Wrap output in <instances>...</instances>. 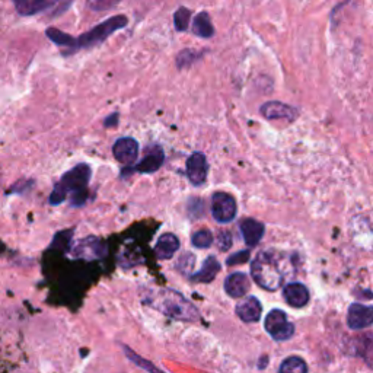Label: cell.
<instances>
[{
  "label": "cell",
  "instance_id": "cell-12",
  "mask_svg": "<svg viewBox=\"0 0 373 373\" xmlns=\"http://www.w3.org/2000/svg\"><path fill=\"white\" fill-rule=\"evenodd\" d=\"M239 229H241V233L244 236L246 245L250 248H253L261 239H263L266 226H264V223H261V222H258L255 219H244L239 223Z\"/></svg>",
  "mask_w": 373,
  "mask_h": 373
},
{
  "label": "cell",
  "instance_id": "cell-22",
  "mask_svg": "<svg viewBox=\"0 0 373 373\" xmlns=\"http://www.w3.org/2000/svg\"><path fill=\"white\" fill-rule=\"evenodd\" d=\"M190 19H191V10L186 8H178L175 14H173V25H175V30L182 32L186 31L190 25Z\"/></svg>",
  "mask_w": 373,
  "mask_h": 373
},
{
  "label": "cell",
  "instance_id": "cell-18",
  "mask_svg": "<svg viewBox=\"0 0 373 373\" xmlns=\"http://www.w3.org/2000/svg\"><path fill=\"white\" fill-rule=\"evenodd\" d=\"M193 32L197 36H202V39H210V36L215 35V28L211 19L207 12H200L193 22Z\"/></svg>",
  "mask_w": 373,
  "mask_h": 373
},
{
  "label": "cell",
  "instance_id": "cell-17",
  "mask_svg": "<svg viewBox=\"0 0 373 373\" xmlns=\"http://www.w3.org/2000/svg\"><path fill=\"white\" fill-rule=\"evenodd\" d=\"M219 270H220L219 261L215 257H209L203 263L200 271H197L195 275L191 276V280L198 283H210L215 280Z\"/></svg>",
  "mask_w": 373,
  "mask_h": 373
},
{
  "label": "cell",
  "instance_id": "cell-20",
  "mask_svg": "<svg viewBox=\"0 0 373 373\" xmlns=\"http://www.w3.org/2000/svg\"><path fill=\"white\" fill-rule=\"evenodd\" d=\"M45 35L48 36V40H52L58 47L69 48V53H72L73 45H74V39H73V36H70L69 34H66L63 31L56 30V28H48L45 31Z\"/></svg>",
  "mask_w": 373,
  "mask_h": 373
},
{
  "label": "cell",
  "instance_id": "cell-4",
  "mask_svg": "<svg viewBox=\"0 0 373 373\" xmlns=\"http://www.w3.org/2000/svg\"><path fill=\"white\" fill-rule=\"evenodd\" d=\"M126 25H127V18L124 15L108 18L107 21L98 23L96 27H94L88 32L82 34L79 39H74V45H73L72 53H74L76 50H81V48H89V47L101 44L111 34L118 30H122Z\"/></svg>",
  "mask_w": 373,
  "mask_h": 373
},
{
  "label": "cell",
  "instance_id": "cell-1",
  "mask_svg": "<svg viewBox=\"0 0 373 373\" xmlns=\"http://www.w3.org/2000/svg\"><path fill=\"white\" fill-rule=\"evenodd\" d=\"M91 180V167L88 164H78L67 171L61 180L56 184L54 190L50 195V204L57 206L63 203L70 194L72 206L81 207L85 204L88 195V184Z\"/></svg>",
  "mask_w": 373,
  "mask_h": 373
},
{
  "label": "cell",
  "instance_id": "cell-7",
  "mask_svg": "<svg viewBox=\"0 0 373 373\" xmlns=\"http://www.w3.org/2000/svg\"><path fill=\"white\" fill-rule=\"evenodd\" d=\"M113 153L121 165L130 167L139 156V143L131 138H121L113 145Z\"/></svg>",
  "mask_w": 373,
  "mask_h": 373
},
{
  "label": "cell",
  "instance_id": "cell-13",
  "mask_svg": "<svg viewBox=\"0 0 373 373\" xmlns=\"http://www.w3.org/2000/svg\"><path fill=\"white\" fill-rule=\"evenodd\" d=\"M164 151L159 146H152L147 149L146 155L140 160V164L134 169L140 173H152L156 172L164 164Z\"/></svg>",
  "mask_w": 373,
  "mask_h": 373
},
{
  "label": "cell",
  "instance_id": "cell-19",
  "mask_svg": "<svg viewBox=\"0 0 373 373\" xmlns=\"http://www.w3.org/2000/svg\"><path fill=\"white\" fill-rule=\"evenodd\" d=\"M54 2H28V0H21V2H15V8L19 15L23 17H31L35 14H40V12L54 6Z\"/></svg>",
  "mask_w": 373,
  "mask_h": 373
},
{
  "label": "cell",
  "instance_id": "cell-16",
  "mask_svg": "<svg viewBox=\"0 0 373 373\" xmlns=\"http://www.w3.org/2000/svg\"><path fill=\"white\" fill-rule=\"evenodd\" d=\"M180 248V239L173 233H164L156 242L155 253L159 259H169Z\"/></svg>",
  "mask_w": 373,
  "mask_h": 373
},
{
  "label": "cell",
  "instance_id": "cell-11",
  "mask_svg": "<svg viewBox=\"0 0 373 373\" xmlns=\"http://www.w3.org/2000/svg\"><path fill=\"white\" fill-rule=\"evenodd\" d=\"M236 315H238L244 322H257L261 318V312H263V306H261L259 301L254 296H248L242 299L238 305H236Z\"/></svg>",
  "mask_w": 373,
  "mask_h": 373
},
{
  "label": "cell",
  "instance_id": "cell-3",
  "mask_svg": "<svg viewBox=\"0 0 373 373\" xmlns=\"http://www.w3.org/2000/svg\"><path fill=\"white\" fill-rule=\"evenodd\" d=\"M251 276L255 283L266 290L275 292L283 283V275L275 257L268 255V253L259 254L251 266Z\"/></svg>",
  "mask_w": 373,
  "mask_h": 373
},
{
  "label": "cell",
  "instance_id": "cell-9",
  "mask_svg": "<svg viewBox=\"0 0 373 373\" xmlns=\"http://www.w3.org/2000/svg\"><path fill=\"white\" fill-rule=\"evenodd\" d=\"M347 324L352 330H363L373 326V306L353 303L349 308Z\"/></svg>",
  "mask_w": 373,
  "mask_h": 373
},
{
  "label": "cell",
  "instance_id": "cell-15",
  "mask_svg": "<svg viewBox=\"0 0 373 373\" xmlns=\"http://www.w3.org/2000/svg\"><path fill=\"white\" fill-rule=\"evenodd\" d=\"M284 301L293 308H303L309 302V290L302 283H289L283 290Z\"/></svg>",
  "mask_w": 373,
  "mask_h": 373
},
{
  "label": "cell",
  "instance_id": "cell-6",
  "mask_svg": "<svg viewBox=\"0 0 373 373\" xmlns=\"http://www.w3.org/2000/svg\"><path fill=\"white\" fill-rule=\"evenodd\" d=\"M236 206L235 198L228 193H215L211 195V215L219 223H229L236 217Z\"/></svg>",
  "mask_w": 373,
  "mask_h": 373
},
{
  "label": "cell",
  "instance_id": "cell-26",
  "mask_svg": "<svg viewBox=\"0 0 373 373\" xmlns=\"http://www.w3.org/2000/svg\"><path fill=\"white\" fill-rule=\"evenodd\" d=\"M217 242H219V248H220V250H223V251L229 250L231 244H232V238H231L229 232H222V233L219 235Z\"/></svg>",
  "mask_w": 373,
  "mask_h": 373
},
{
  "label": "cell",
  "instance_id": "cell-8",
  "mask_svg": "<svg viewBox=\"0 0 373 373\" xmlns=\"http://www.w3.org/2000/svg\"><path fill=\"white\" fill-rule=\"evenodd\" d=\"M185 169L186 177H189L191 184L194 185L204 184L209 172V164L206 156L200 152H194L189 159H186Z\"/></svg>",
  "mask_w": 373,
  "mask_h": 373
},
{
  "label": "cell",
  "instance_id": "cell-2",
  "mask_svg": "<svg viewBox=\"0 0 373 373\" xmlns=\"http://www.w3.org/2000/svg\"><path fill=\"white\" fill-rule=\"evenodd\" d=\"M146 302L165 315L180 321H197L200 318L197 308L177 290L164 289L152 292Z\"/></svg>",
  "mask_w": 373,
  "mask_h": 373
},
{
  "label": "cell",
  "instance_id": "cell-23",
  "mask_svg": "<svg viewBox=\"0 0 373 373\" xmlns=\"http://www.w3.org/2000/svg\"><path fill=\"white\" fill-rule=\"evenodd\" d=\"M191 242L195 248H200V250H206L213 242V235H211L210 231H197L191 236Z\"/></svg>",
  "mask_w": 373,
  "mask_h": 373
},
{
  "label": "cell",
  "instance_id": "cell-5",
  "mask_svg": "<svg viewBox=\"0 0 373 373\" xmlns=\"http://www.w3.org/2000/svg\"><path fill=\"white\" fill-rule=\"evenodd\" d=\"M264 327L276 341L289 340L295 334V326L289 322L288 317L280 309H273L271 312H268Z\"/></svg>",
  "mask_w": 373,
  "mask_h": 373
},
{
  "label": "cell",
  "instance_id": "cell-14",
  "mask_svg": "<svg viewBox=\"0 0 373 373\" xmlns=\"http://www.w3.org/2000/svg\"><path fill=\"white\" fill-rule=\"evenodd\" d=\"M251 288V281L245 273H232L225 280V292L231 297H242Z\"/></svg>",
  "mask_w": 373,
  "mask_h": 373
},
{
  "label": "cell",
  "instance_id": "cell-10",
  "mask_svg": "<svg viewBox=\"0 0 373 373\" xmlns=\"http://www.w3.org/2000/svg\"><path fill=\"white\" fill-rule=\"evenodd\" d=\"M259 113L263 114L267 120H288L293 121L297 117V109L293 108L292 105L283 104L279 101H270L266 103L263 107H261Z\"/></svg>",
  "mask_w": 373,
  "mask_h": 373
},
{
  "label": "cell",
  "instance_id": "cell-27",
  "mask_svg": "<svg viewBox=\"0 0 373 373\" xmlns=\"http://www.w3.org/2000/svg\"><path fill=\"white\" fill-rule=\"evenodd\" d=\"M113 6H114V3H96V2L89 3V8H92V9H108V8H113Z\"/></svg>",
  "mask_w": 373,
  "mask_h": 373
},
{
  "label": "cell",
  "instance_id": "cell-25",
  "mask_svg": "<svg viewBox=\"0 0 373 373\" xmlns=\"http://www.w3.org/2000/svg\"><path fill=\"white\" fill-rule=\"evenodd\" d=\"M248 258H250V251H239V253L233 254L232 257H229L228 261H226V264L228 266L242 264V263H245V261H248Z\"/></svg>",
  "mask_w": 373,
  "mask_h": 373
},
{
  "label": "cell",
  "instance_id": "cell-24",
  "mask_svg": "<svg viewBox=\"0 0 373 373\" xmlns=\"http://www.w3.org/2000/svg\"><path fill=\"white\" fill-rule=\"evenodd\" d=\"M124 352H126V354L133 360V362L136 363V365H139L140 367H143V369H146L147 372H151V373H160L158 369H155V366L152 365V363H147L146 362V360H143L142 357H139V356H136L130 349H127V347H124Z\"/></svg>",
  "mask_w": 373,
  "mask_h": 373
},
{
  "label": "cell",
  "instance_id": "cell-21",
  "mask_svg": "<svg viewBox=\"0 0 373 373\" xmlns=\"http://www.w3.org/2000/svg\"><path fill=\"white\" fill-rule=\"evenodd\" d=\"M279 373H308V366L305 363V360L292 356L284 360V362L280 365Z\"/></svg>",
  "mask_w": 373,
  "mask_h": 373
}]
</instances>
